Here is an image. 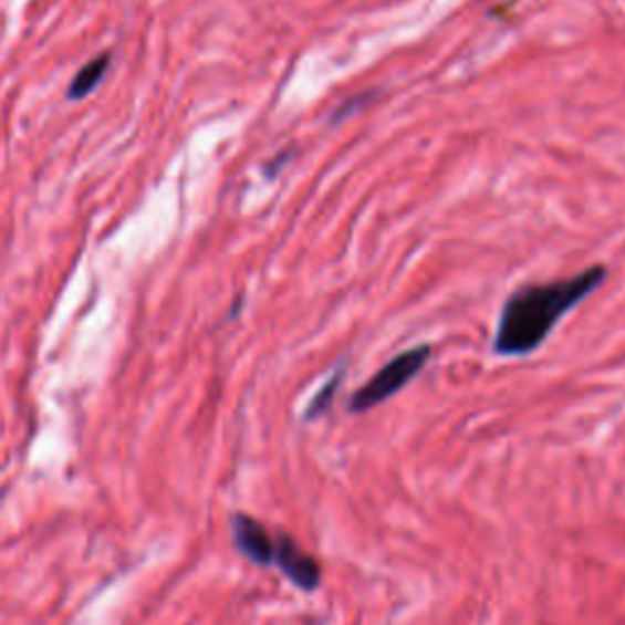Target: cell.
I'll return each instance as SVG.
<instances>
[{
	"mask_svg": "<svg viewBox=\"0 0 625 625\" xmlns=\"http://www.w3.org/2000/svg\"><path fill=\"white\" fill-rule=\"evenodd\" d=\"M608 269L594 264L570 279L528 284L506 299L499 313L493 350L503 357H521L538 350L558 323L604 284Z\"/></svg>",
	"mask_w": 625,
	"mask_h": 625,
	"instance_id": "cell-1",
	"label": "cell"
},
{
	"mask_svg": "<svg viewBox=\"0 0 625 625\" xmlns=\"http://www.w3.org/2000/svg\"><path fill=\"white\" fill-rule=\"evenodd\" d=\"M430 355H433L430 345H418L400 352V355H396L392 362H386L384 367L360 388V392H355V396L350 400V410L352 413L372 410L374 406H379L384 400L396 396L400 388H406L413 379H416L420 369L428 364Z\"/></svg>",
	"mask_w": 625,
	"mask_h": 625,
	"instance_id": "cell-2",
	"label": "cell"
},
{
	"mask_svg": "<svg viewBox=\"0 0 625 625\" xmlns=\"http://www.w3.org/2000/svg\"><path fill=\"white\" fill-rule=\"evenodd\" d=\"M274 545V562L279 564V570L299 588L313 592V588L321 584V564H317L309 552H303L289 535H279Z\"/></svg>",
	"mask_w": 625,
	"mask_h": 625,
	"instance_id": "cell-3",
	"label": "cell"
},
{
	"mask_svg": "<svg viewBox=\"0 0 625 625\" xmlns=\"http://www.w3.org/2000/svg\"><path fill=\"white\" fill-rule=\"evenodd\" d=\"M232 535L235 545L244 554L247 560H252L254 564H267L274 562V540L264 530L262 523H257L250 515H235L232 518Z\"/></svg>",
	"mask_w": 625,
	"mask_h": 625,
	"instance_id": "cell-4",
	"label": "cell"
},
{
	"mask_svg": "<svg viewBox=\"0 0 625 625\" xmlns=\"http://www.w3.org/2000/svg\"><path fill=\"white\" fill-rule=\"evenodd\" d=\"M111 62H113L111 52H103L98 56H93L88 64L81 66L79 72H76V76L72 79V84H69V88H66V98L69 101H84V98H88L91 93L103 84V79L108 76Z\"/></svg>",
	"mask_w": 625,
	"mask_h": 625,
	"instance_id": "cell-5",
	"label": "cell"
},
{
	"mask_svg": "<svg viewBox=\"0 0 625 625\" xmlns=\"http://www.w3.org/2000/svg\"><path fill=\"white\" fill-rule=\"evenodd\" d=\"M340 382H342V369H337L333 376H330L327 384L313 396V400L309 404V410H305V420H315V418L323 416V413L330 408V404H333Z\"/></svg>",
	"mask_w": 625,
	"mask_h": 625,
	"instance_id": "cell-6",
	"label": "cell"
},
{
	"mask_svg": "<svg viewBox=\"0 0 625 625\" xmlns=\"http://www.w3.org/2000/svg\"><path fill=\"white\" fill-rule=\"evenodd\" d=\"M291 155L293 152H281V155L274 159V162H269V164H264V174L269 176V179H274L277 176V171L281 169V164H287L289 159H291Z\"/></svg>",
	"mask_w": 625,
	"mask_h": 625,
	"instance_id": "cell-7",
	"label": "cell"
}]
</instances>
